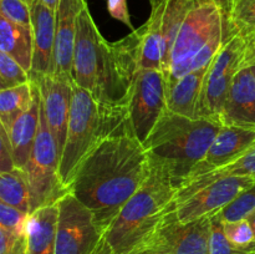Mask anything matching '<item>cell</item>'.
Segmentation results:
<instances>
[{
    "label": "cell",
    "instance_id": "1",
    "mask_svg": "<svg viewBox=\"0 0 255 254\" xmlns=\"http://www.w3.org/2000/svg\"><path fill=\"white\" fill-rule=\"evenodd\" d=\"M151 169V157L128 119L87 154L67 192L91 211L105 234L125 204L146 182Z\"/></svg>",
    "mask_w": 255,
    "mask_h": 254
},
{
    "label": "cell",
    "instance_id": "2",
    "mask_svg": "<svg viewBox=\"0 0 255 254\" xmlns=\"http://www.w3.org/2000/svg\"><path fill=\"white\" fill-rule=\"evenodd\" d=\"M222 127L223 124L216 120L191 119L166 110L143 146L152 161L168 172L178 189L206 157Z\"/></svg>",
    "mask_w": 255,
    "mask_h": 254
},
{
    "label": "cell",
    "instance_id": "3",
    "mask_svg": "<svg viewBox=\"0 0 255 254\" xmlns=\"http://www.w3.org/2000/svg\"><path fill=\"white\" fill-rule=\"evenodd\" d=\"M177 191L168 172L152 161L148 178L105 232L115 253L126 254L146 242L173 207Z\"/></svg>",
    "mask_w": 255,
    "mask_h": 254
},
{
    "label": "cell",
    "instance_id": "4",
    "mask_svg": "<svg viewBox=\"0 0 255 254\" xmlns=\"http://www.w3.org/2000/svg\"><path fill=\"white\" fill-rule=\"evenodd\" d=\"M128 119V110L101 104L91 92L74 82L66 141L59 167L60 179L65 188H69L87 154Z\"/></svg>",
    "mask_w": 255,
    "mask_h": 254
},
{
    "label": "cell",
    "instance_id": "5",
    "mask_svg": "<svg viewBox=\"0 0 255 254\" xmlns=\"http://www.w3.org/2000/svg\"><path fill=\"white\" fill-rule=\"evenodd\" d=\"M234 26L228 12L214 2L194 5L187 14L174 41L164 71L169 85L188 74V66L206 45L224 30Z\"/></svg>",
    "mask_w": 255,
    "mask_h": 254
},
{
    "label": "cell",
    "instance_id": "6",
    "mask_svg": "<svg viewBox=\"0 0 255 254\" xmlns=\"http://www.w3.org/2000/svg\"><path fill=\"white\" fill-rule=\"evenodd\" d=\"M139 29L117 41L106 40L94 95L101 104L128 110L132 87L139 70Z\"/></svg>",
    "mask_w": 255,
    "mask_h": 254
},
{
    "label": "cell",
    "instance_id": "7",
    "mask_svg": "<svg viewBox=\"0 0 255 254\" xmlns=\"http://www.w3.org/2000/svg\"><path fill=\"white\" fill-rule=\"evenodd\" d=\"M59 167L60 152L47 125L41 101L39 131L29 161L22 168L29 181L31 213L41 207L57 203L67 193L60 179Z\"/></svg>",
    "mask_w": 255,
    "mask_h": 254
},
{
    "label": "cell",
    "instance_id": "8",
    "mask_svg": "<svg viewBox=\"0 0 255 254\" xmlns=\"http://www.w3.org/2000/svg\"><path fill=\"white\" fill-rule=\"evenodd\" d=\"M247 42L243 35L237 34L218 52L204 76L199 97L197 117L221 122L222 112L234 76L244 64Z\"/></svg>",
    "mask_w": 255,
    "mask_h": 254
},
{
    "label": "cell",
    "instance_id": "9",
    "mask_svg": "<svg viewBox=\"0 0 255 254\" xmlns=\"http://www.w3.org/2000/svg\"><path fill=\"white\" fill-rule=\"evenodd\" d=\"M102 238L91 211L72 193L64 194L59 201L55 254H92Z\"/></svg>",
    "mask_w": 255,
    "mask_h": 254
},
{
    "label": "cell",
    "instance_id": "10",
    "mask_svg": "<svg viewBox=\"0 0 255 254\" xmlns=\"http://www.w3.org/2000/svg\"><path fill=\"white\" fill-rule=\"evenodd\" d=\"M166 110L167 84L163 71L139 69L132 87L128 106L132 128L139 141H146Z\"/></svg>",
    "mask_w": 255,
    "mask_h": 254
},
{
    "label": "cell",
    "instance_id": "11",
    "mask_svg": "<svg viewBox=\"0 0 255 254\" xmlns=\"http://www.w3.org/2000/svg\"><path fill=\"white\" fill-rule=\"evenodd\" d=\"M254 184L255 178L251 176L222 177L188 196L174 199V213L184 223L213 216Z\"/></svg>",
    "mask_w": 255,
    "mask_h": 254
},
{
    "label": "cell",
    "instance_id": "12",
    "mask_svg": "<svg viewBox=\"0 0 255 254\" xmlns=\"http://www.w3.org/2000/svg\"><path fill=\"white\" fill-rule=\"evenodd\" d=\"M105 42L106 39L97 29L86 5L77 17L71 75L75 84L91 92L92 96L97 89Z\"/></svg>",
    "mask_w": 255,
    "mask_h": 254
},
{
    "label": "cell",
    "instance_id": "13",
    "mask_svg": "<svg viewBox=\"0 0 255 254\" xmlns=\"http://www.w3.org/2000/svg\"><path fill=\"white\" fill-rule=\"evenodd\" d=\"M31 80L39 85L45 117L54 134L61 157L66 141L74 80L72 76L54 74L44 75Z\"/></svg>",
    "mask_w": 255,
    "mask_h": 254
},
{
    "label": "cell",
    "instance_id": "14",
    "mask_svg": "<svg viewBox=\"0 0 255 254\" xmlns=\"http://www.w3.org/2000/svg\"><path fill=\"white\" fill-rule=\"evenodd\" d=\"M211 217L184 223L177 218L172 207L152 236L173 254H211Z\"/></svg>",
    "mask_w": 255,
    "mask_h": 254
},
{
    "label": "cell",
    "instance_id": "15",
    "mask_svg": "<svg viewBox=\"0 0 255 254\" xmlns=\"http://www.w3.org/2000/svg\"><path fill=\"white\" fill-rule=\"evenodd\" d=\"M255 144V129L237 126H224L212 142L206 157L197 164L186 182L213 172L248 151ZM184 182V183H186ZM183 183V184H184Z\"/></svg>",
    "mask_w": 255,
    "mask_h": 254
},
{
    "label": "cell",
    "instance_id": "16",
    "mask_svg": "<svg viewBox=\"0 0 255 254\" xmlns=\"http://www.w3.org/2000/svg\"><path fill=\"white\" fill-rule=\"evenodd\" d=\"M224 126L255 129V72L244 61L234 76L221 116Z\"/></svg>",
    "mask_w": 255,
    "mask_h": 254
},
{
    "label": "cell",
    "instance_id": "17",
    "mask_svg": "<svg viewBox=\"0 0 255 254\" xmlns=\"http://www.w3.org/2000/svg\"><path fill=\"white\" fill-rule=\"evenodd\" d=\"M86 5V0H60L56 9L51 74L72 76L77 17Z\"/></svg>",
    "mask_w": 255,
    "mask_h": 254
},
{
    "label": "cell",
    "instance_id": "18",
    "mask_svg": "<svg viewBox=\"0 0 255 254\" xmlns=\"http://www.w3.org/2000/svg\"><path fill=\"white\" fill-rule=\"evenodd\" d=\"M30 10L34 35V57L30 77L35 79L51 74L56 11L46 6L41 0H34V2L30 5Z\"/></svg>",
    "mask_w": 255,
    "mask_h": 254
},
{
    "label": "cell",
    "instance_id": "19",
    "mask_svg": "<svg viewBox=\"0 0 255 254\" xmlns=\"http://www.w3.org/2000/svg\"><path fill=\"white\" fill-rule=\"evenodd\" d=\"M32 97L31 106L12 124L11 128L7 131L12 148L15 167L24 168L30 158L35 139L39 131L40 117H41V94L39 85L32 80Z\"/></svg>",
    "mask_w": 255,
    "mask_h": 254
},
{
    "label": "cell",
    "instance_id": "20",
    "mask_svg": "<svg viewBox=\"0 0 255 254\" xmlns=\"http://www.w3.org/2000/svg\"><path fill=\"white\" fill-rule=\"evenodd\" d=\"M59 202L41 207L29 216L26 254H55Z\"/></svg>",
    "mask_w": 255,
    "mask_h": 254
},
{
    "label": "cell",
    "instance_id": "21",
    "mask_svg": "<svg viewBox=\"0 0 255 254\" xmlns=\"http://www.w3.org/2000/svg\"><path fill=\"white\" fill-rule=\"evenodd\" d=\"M208 67L196 70L167 85V110L177 115L198 119L199 97Z\"/></svg>",
    "mask_w": 255,
    "mask_h": 254
},
{
    "label": "cell",
    "instance_id": "22",
    "mask_svg": "<svg viewBox=\"0 0 255 254\" xmlns=\"http://www.w3.org/2000/svg\"><path fill=\"white\" fill-rule=\"evenodd\" d=\"M0 51L16 60L30 74L34 57L32 27L15 24L0 15Z\"/></svg>",
    "mask_w": 255,
    "mask_h": 254
},
{
    "label": "cell",
    "instance_id": "23",
    "mask_svg": "<svg viewBox=\"0 0 255 254\" xmlns=\"http://www.w3.org/2000/svg\"><path fill=\"white\" fill-rule=\"evenodd\" d=\"M227 176H251L255 178V144L239 156L236 161L182 184L177 191L176 199L188 196L189 193L207 186L211 182Z\"/></svg>",
    "mask_w": 255,
    "mask_h": 254
},
{
    "label": "cell",
    "instance_id": "24",
    "mask_svg": "<svg viewBox=\"0 0 255 254\" xmlns=\"http://www.w3.org/2000/svg\"><path fill=\"white\" fill-rule=\"evenodd\" d=\"M32 80L26 84L0 90V122L6 131L31 106Z\"/></svg>",
    "mask_w": 255,
    "mask_h": 254
},
{
    "label": "cell",
    "instance_id": "25",
    "mask_svg": "<svg viewBox=\"0 0 255 254\" xmlns=\"http://www.w3.org/2000/svg\"><path fill=\"white\" fill-rule=\"evenodd\" d=\"M0 202L31 213L30 188L24 169L15 167L0 174Z\"/></svg>",
    "mask_w": 255,
    "mask_h": 254
},
{
    "label": "cell",
    "instance_id": "26",
    "mask_svg": "<svg viewBox=\"0 0 255 254\" xmlns=\"http://www.w3.org/2000/svg\"><path fill=\"white\" fill-rule=\"evenodd\" d=\"M211 254H255V242L239 247L228 241L224 234V222L219 213L211 217Z\"/></svg>",
    "mask_w": 255,
    "mask_h": 254
},
{
    "label": "cell",
    "instance_id": "27",
    "mask_svg": "<svg viewBox=\"0 0 255 254\" xmlns=\"http://www.w3.org/2000/svg\"><path fill=\"white\" fill-rule=\"evenodd\" d=\"M255 211V184L252 188L247 189L239 194L236 199L231 202L222 211L219 216L223 222H237L242 219H248V217Z\"/></svg>",
    "mask_w": 255,
    "mask_h": 254
},
{
    "label": "cell",
    "instance_id": "28",
    "mask_svg": "<svg viewBox=\"0 0 255 254\" xmlns=\"http://www.w3.org/2000/svg\"><path fill=\"white\" fill-rule=\"evenodd\" d=\"M31 81L30 74L5 52L0 51V89L19 86Z\"/></svg>",
    "mask_w": 255,
    "mask_h": 254
},
{
    "label": "cell",
    "instance_id": "29",
    "mask_svg": "<svg viewBox=\"0 0 255 254\" xmlns=\"http://www.w3.org/2000/svg\"><path fill=\"white\" fill-rule=\"evenodd\" d=\"M229 16L241 35L247 36L254 32L255 0H234Z\"/></svg>",
    "mask_w": 255,
    "mask_h": 254
},
{
    "label": "cell",
    "instance_id": "30",
    "mask_svg": "<svg viewBox=\"0 0 255 254\" xmlns=\"http://www.w3.org/2000/svg\"><path fill=\"white\" fill-rule=\"evenodd\" d=\"M29 213L0 202V228L15 234H26Z\"/></svg>",
    "mask_w": 255,
    "mask_h": 254
},
{
    "label": "cell",
    "instance_id": "31",
    "mask_svg": "<svg viewBox=\"0 0 255 254\" xmlns=\"http://www.w3.org/2000/svg\"><path fill=\"white\" fill-rule=\"evenodd\" d=\"M0 15L15 24L31 27V10L24 0H0Z\"/></svg>",
    "mask_w": 255,
    "mask_h": 254
},
{
    "label": "cell",
    "instance_id": "32",
    "mask_svg": "<svg viewBox=\"0 0 255 254\" xmlns=\"http://www.w3.org/2000/svg\"><path fill=\"white\" fill-rule=\"evenodd\" d=\"M224 234L229 242L239 247L251 246L255 242V233L248 219L224 222Z\"/></svg>",
    "mask_w": 255,
    "mask_h": 254
},
{
    "label": "cell",
    "instance_id": "33",
    "mask_svg": "<svg viewBox=\"0 0 255 254\" xmlns=\"http://www.w3.org/2000/svg\"><path fill=\"white\" fill-rule=\"evenodd\" d=\"M26 252V234H15L0 228V254H24Z\"/></svg>",
    "mask_w": 255,
    "mask_h": 254
},
{
    "label": "cell",
    "instance_id": "34",
    "mask_svg": "<svg viewBox=\"0 0 255 254\" xmlns=\"http://www.w3.org/2000/svg\"><path fill=\"white\" fill-rule=\"evenodd\" d=\"M0 168L1 172L11 171L15 168L9 133L1 125H0Z\"/></svg>",
    "mask_w": 255,
    "mask_h": 254
},
{
    "label": "cell",
    "instance_id": "35",
    "mask_svg": "<svg viewBox=\"0 0 255 254\" xmlns=\"http://www.w3.org/2000/svg\"><path fill=\"white\" fill-rule=\"evenodd\" d=\"M107 10L114 19L119 20L122 24L128 26L133 31L136 30L132 24L131 15L127 7V0H107Z\"/></svg>",
    "mask_w": 255,
    "mask_h": 254
},
{
    "label": "cell",
    "instance_id": "36",
    "mask_svg": "<svg viewBox=\"0 0 255 254\" xmlns=\"http://www.w3.org/2000/svg\"><path fill=\"white\" fill-rule=\"evenodd\" d=\"M126 254H173L169 251L168 247L162 243L156 237L151 236L146 242L139 244L134 249L129 251Z\"/></svg>",
    "mask_w": 255,
    "mask_h": 254
},
{
    "label": "cell",
    "instance_id": "37",
    "mask_svg": "<svg viewBox=\"0 0 255 254\" xmlns=\"http://www.w3.org/2000/svg\"><path fill=\"white\" fill-rule=\"evenodd\" d=\"M244 39L247 42L246 62L255 61V31L244 36Z\"/></svg>",
    "mask_w": 255,
    "mask_h": 254
},
{
    "label": "cell",
    "instance_id": "38",
    "mask_svg": "<svg viewBox=\"0 0 255 254\" xmlns=\"http://www.w3.org/2000/svg\"><path fill=\"white\" fill-rule=\"evenodd\" d=\"M194 5H199V4H207V2H214L218 6H221L222 9L224 10L226 12L231 14L232 6H233L234 0H193Z\"/></svg>",
    "mask_w": 255,
    "mask_h": 254
},
{
    "label": "cell",
    "instance_id": "39",
    "mask_svg": "<svg viewBox=\"0 0 255 254\" xmlns=\"http://www.w3.org/2000/svg\"><path fill=\"white\" fill-rule=\"evenodd\" d=\"M92 254H116L114 252V249L111 248V246H110L109 243H107V241L104 238L101 239V242L99 243V246H97V248L95 249V252Z\"/></svg>",
    "mask_w": 255,
    "mask_h": 254
},
{
    "label": "cell",
    "instance_id": "40",
    "mask_svg": "<svg viewBox=\"0 0 255 254\" xmlns=\"http://www.w3.org/2000/svg\"><path fill=\"white\" fill-rule=\"evenodd\" d=\"M41 1L44 2L46 6H49L50 9H52V10H55V11H56L57 6H59L60 0H41Z\"/></svg>",
    "mask_w": 255,
    "mask_h": 254
},
{
    "label": "cell",
    "instance_id": "41",
    "mask_svg": "<svg viewBox=\"0 0 255 254\" xmlns=\"http://www.w3.org/2000/svg\"><path fill=\"white\" fill-rule=\"evenodd\" d=\"M248 221H249V223L252 224V227H253V229H254V233H255V211L253 212V213L251 214V216L248 217Z\"/></svg>",
    "mask_w": 255,
    "mask_h": 254
},
{
    "label": "cell",
    "instance_id": "42",
    "mask_svg": "<svg viewBox=\"0 0 255 254\" xmlns=\"http://www.w3.org/2000/svg\"><path fill=\"white\" fill-rule=\"evenodd\" d=\"M24 1H25V2H26V4H27V5H29V6H30V5H31V4H32V2H34V0H24Z\"/></svg>",
    "mask_w": 255,
    "mask_h": 254
},
{
    "label": "cell",
    "instance_id": "43",
    "mask_svg": "<svg viewBox=\"0 0 255 254\" xmlns=\"http://www.w3.org/2000/svg\"><path fill=\"white\" fill-rule=\"evenodd\" d=\"M244 61H246V60H244ZM249 65H252V67H253V70H254V72H255V61H252V62H248Z\"/></svg>",
    "mask_w": 255,
    "mask_h": 254
},
{
    "label": "cell",
    "instance_id": "44",
    "mask_svg": "<svg viewBox=\"0 0 255 254\" xmlns=\"http://www.w3.org/2000/svg\"><path fill=\"white\" fill-rule=\"evenodd\" d=\"M24 254H26V252H25V253H24Z\"/></svg>",
    "mask_w": 255,
    "mask_h": 254
}]
</instances>
